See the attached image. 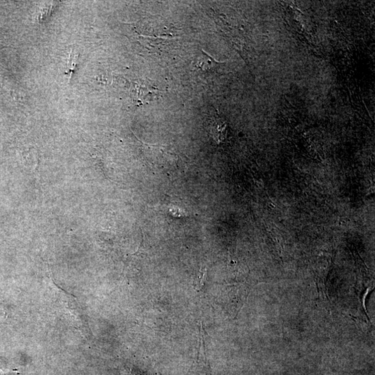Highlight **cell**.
Listing matches in <instances>:
<instances>
[{
	"label": "cell",
	"mask_w": 375,
	"mask_h": 375,
	"mask_svg": "<svg viewBox=\"0 0 375 375\" xmlns=\"http://www.w3.org/2000/svg\"><path fill=\"white\" fill-rule=\"evenodd\" d=\"M78 55L75 52H71L68 59L67 68L64 74L69 77V80H71L73 75L74 74L75 71L76 70L77 64H78Z\"/></svg>",
	"instance_id": "cell-2"
},
{
	"label": "cell",
	"mask_w": 375,
	"mask_h": 375,
	"mask_svg": "<svg viewBox=\"0 0 375 375\" xmlns=\"http://www.w3.org/2000/svg\"><path fill=\"white\" fill-rule=\"evenodd\" d=\"M212 58L209 56L206 55V54H202L197 58V61L196 63L195 66H197L199 69L206 71L210 69L214 66L215 61L212 60Z\"/></svg>",
	"instance_id": "cell-3"
},
{
	"label": "cell",
	"mask_w": 375,
	"mask_h": 375,
	"mask_svg": "<svg viewBox=\"0 0 375 375\" xmlns=\"http://www.w3.org/2000/svg\"><path fill=\"white\" fill-rule=\"evenodd\" d=\"M225 125L222 124L219 119L216 117L210 118L208 120V129L210 131V134L213 136L215 140L220 141L223 136V132L225 131Z\"/></svg>",
	"instance_id": "cell-1"
},
{
	"label": "cell",
	"mask_w": 375,
	"mask_h": 375,
	"mask_svg": "<svg viewBox=\"0 0 375 375\" xmlns=\"http://www.w3.org/2000/svg\"><path fill=\"white\" fill-rule=\"evenodd\" d=\"M130 373L131 375H145L144 373H142L141 371L136 369H131Z\"/></svg>",
	"instance_id": "cell-5"
},
{
	"label": "cell",
	"mask_w": 375,
	"mask_h": 375,
	"mask_svg": "<svg viewBox=\"0 0 375 375\" xmlns=\"http://www.w3.org/2000/svg\"><path fill=\"white\" fill-rule=\"evenodd\" d=\"M195 375H211L208 373V369L206 366V361L199 362L198 364L197 369L195 370Z\"/></svg>",
	"instance_id": "cell-4"
}]
</instances>
